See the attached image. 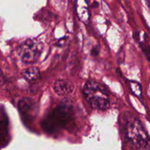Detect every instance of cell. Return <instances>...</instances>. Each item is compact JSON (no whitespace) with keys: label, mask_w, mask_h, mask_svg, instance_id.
<instances>
[{"label":"cell","mask_w":150,"mask_h":150,"mask_svg":"<svg viewBox=\"0 0 150 150\" xmlns=\"http://www.w3.org/2000/svg\"><path fill=\"white\" fill-rule=\"evenodd\" d=\"M126 135L135 150H150V138L139 120L133 119L127 123Z\"/></svg>","instance_id":"cell-3"},{"label":"cell","mask_w":150,"mask_h":150,"mask_svg":"<svg viewBox=\"0 0 150 150\" xmlns=\"http://www.w3.org/2000/svg\"><path fill=\"white\" fill-rule=\"evenodd\" d=\"M74 84L67 79H58L53 86L54 92L59 96H67L74 90Z\"/></svg>","instance_id":"cell-6"},{"label":"cell","mask_w":150,"mask_h":150,"mask_svg":"<svg viewBox=\"0 0 150 150\" xmlns=\"http://www.w3.org/2000/svg\"><path fill=\"white\" fill-rule=\"evenodd\" d=\"M21 76L24 78L26 80L32 81L36 80L40 76V70L36 67H31L29 68H26L21 71Z\"/></svg>","instance_id":"cell-7"},{"label":"cell","mask_w":150,"mask_h":150,"mask_svg":"<svg viewBox=\"0 0 150 150\" xmlns=\"http://www.w3.org/2000/svg\"><path fill=\"white\" fill-rule=\"evenodd\" d=\"M145 1H146V2L147 3V5H150V2H149V0H145Z\"/></svg>","instance_id":"cell-11"},{"label":"cell","mask_w":150,"mask_h":150,"mask_svg":"<svg viewBox=\"0 0 150 150\" xmlns=\"http://www.w3.org/2000/svg\"><path fill=\"white\" fill-rule=\"evenodd\" d=\"M130 88L131 89L133 94H134L136 96L141 97L142 94V89L141 85L139 83L135 81H131L130 83Z\"/></svg>","instance_id":"cell-8"},{"label":"cell","mask_w":150,"mask_h":150,"mask_svg":"<svg viewBox=\"0 0 150 150\" xmlns=\"http://www.w3.org/2000/svg\"><path fill=\"white\" fill-rule=\"evenodd\" d=\"M73 120V108L68 104L63 103L51 111L42 122V127L47 133H54L68 127Z\"/></svg>","instance_id":"cell-1"},{"label":"cell","mask_w":150,"mask_h":150,"mask_svg":"<svg viewBox=\"0 0 150 150\" xmlns=\"http://www.w3.org/2000/svg\"><path fill=\"white\" fill-rule=\"evenodd\" d=\"M1 81H2V74H1V72L0 71V83H1Z\"/></svg>","instance_id":"cell-10"},{"label":"cell","mask_w":150,"mask_h":150,"mask_svg":"<svg viewBox=\"0 0 150 150\" xmlns=\"http://www.w3.org/2000/svg\"><path fill=\"white\" fill-rule=\"evenodd\" d=\"M18 108L21 114L23 119L33 118L36 111V103L35 101L29 98H24L18 103Z\"/></svg>","instance_id":"cell-5"},{"label":"cell","mask_w":150,"mask_h":150,"mask_svg":"<svg viewBox=\"0 0 150 150\" xmlns=\"http://www.w3.org/2000/svg\"><path fill=\"white\" fill-rule=\"evenodd\" d=\"M42 45L35 40H26L20 45L18 49V54L22 62L26 64H34L40 56Z\"/></svg>","instance_id":"cell-4"},{"label":"cell","mask_w":150,"mask_h":150,"mask_svg":"<svg viewBox=\"0 0 150 150\" xmlns=\"http://www.w3.org/2000/svg\"><path fill=\"white\" fill-rule=\"evenodd\" d=\"M142 48V50H143L144 54V55L146 56L148 61L150 62V45H143Z\"/></svg>","instance_id":"cell-9"},{"label":"cell","mask_w":150,"mask_h":150,"mask_svg":"<svg viewBox=\"0 0 150 150\" xmlns=\"http://www.w3.org/2000/svg\"><path fill=\"white\" fill-rule=\"evenodd\" d=\"M83 95L92 108L105 110L110 107V95L108 89L102 83L89 81L83 86Z\"/></svg>","instance_id":"cell-2"}]
</instances>
